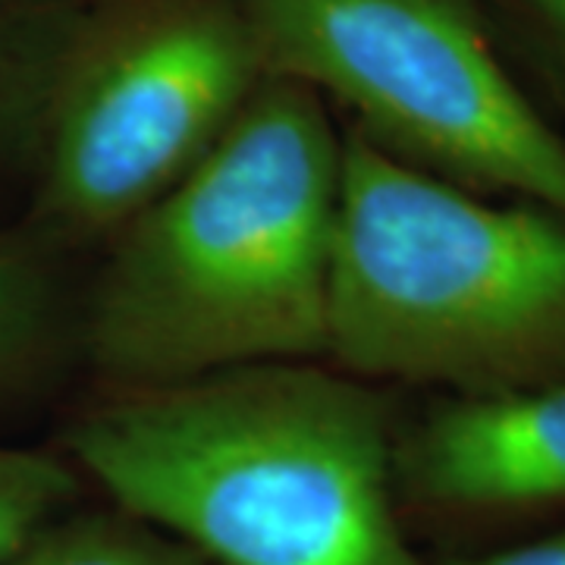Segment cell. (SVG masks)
Wrapping results in <instances>:
<instances>
[{
  "label": "cell",
  "instance_id": "obj_4",
  "mask_svg": "<svg viewBox=\"0 0 565 565\" xmlns=\"http://www.w3.org/2000/svg\"><path fill=\"white\" fill-rule=\"evenodd\" d=\"M264 73L352 117L393 161L565 217V136L509 70L481 0H239Z\"/></svg>",
  "mask_w": 565,
  "mask_h": 565
},
{
  "label": "cell",
  "instance_id": "obj_2",
  "mask_svg": "<svg viewBox=\"0 0 565 565\" xmlns=\"http://www.w3.org/2000/svg\"><path fill=\"white\" fill-rule=\"evenodd\" d=\"M343 136L327 102L264 76L192 173L117 233L82 321L114 390L327 355Z\"/></svg>",
  "mask_w": 565,
  "mask_h": 565
},
{
  "label": "cell",
  "instance_id": "obj_1",
  "mask_svg": "<svg viewBox=\"0 0 565 565\" xmlns=\"http://www.w3.org/2000/svg\"><path fill=\"white\" fill-rule=\"evenodd\" d=\"M386 399L311 362L117 390L66 430L110 505L207 565H424Z\"/></svg>",
  "mask_w": 565,
  "mask_h": 565
},
{
  "label": "cell",
  "instance_id": "obj_10",
  "mask_svg": "<svg viewBox=\"0 0 565 565\" xmlns=\"http://www.w3.org/2000/svg\"><path fill=\"white\" fill-rule=\"evenodd\" d=\"M531 63L565 107V0H497Z\"/></svg>",
  "mask_w": 565,
  "mask_h": 565
},
{
  "label": "cell",
  "instance_id": "obj_6",
  "mask_svg": "<svg viewBox=\"0 0 565 565\" xmlns=\"http://www.w3.org/2000/svg\"><path fill=\"white\" fill-rule=\"evenodd\" d=\"M396 487L405 519L456 537L565 515V384L444 396L399 427Z\"/></svg>",
  "mask_w": 565,
  "mask_h": 565
},
{
  "label": "cell",
  "instance_id": "obj_8",
  "mask_svg": "<svg viewBox=\"0 0 565 565\" xmlns=\"http://www.w3.org/2000/svg\"><path fill=\"white\" fill-rule=\"evenodd\" d=\"M57 277L41 233H0V390L29 374L57 323Z\"/></svg>",
  "mask_w": 565,
  "mask_h": 565
},
{
  "label": "cell",
  "instance_id": "obj_3",
  "mask_svg": "<svg viewBox=\"0 0 565 565\" xmlns=\"http://www.w3.org/2000/svg\"><path fill=\"white\" fill-rule=\"evenodd\" d=\"M327 359L484 399L565 384V217L487 199L343 132Z\"/></svg>",
  "mask_w": 565,
  "mask_h": 565
},
{
  "label": "cell",
  "instance_id": "obj_9",
  "mask_svg": "<svg viewBox=\"0 0 565 565\" xmlns=\"http://www.w3.org/2000/svg\"><path fill=\"white\" fill-rule=\"evenodd\" d=\"M82 475L70 459L0 444V559L79 505Z\"/></svg>",
  "mask_w": 565,
  "mask_h": 565
},
{
  "label": "cell",
  "instance_id": "obj_5",
  "mask_svg": "<svg viewBox=\"0 0 565 565\" xmlns=\"http://www.w3.org/2000/svg\"><path fill=\"white\" fill-rule=\"evenodd\" d=\"M264 76L239 0H126L104 13L51 82L41 236H117L211 154Z\"/></svg>",
  "mask_w": 565,
  "mask_h": 565
},
{
  "label": "cell",
  "instance_id": "obj_11",
  "mask_svg": "<svg viewBox=\"0 0 565 565\" xmlns=\"http://www.w3.org/2000/svg\"><path fill=\"white\" fill-rule=\"evenodd\" d=\"M430 565H565V522L503 546L449 550Z\"/></svg>",
  "mask_w": 565,
  "mask_h": 565
},
{
  "label": "cell",
  "instance_id": "obj_7",
  "mask_svg": "<svg viewBox=\"0 0 565 565\" xmlns=\"http://www.w3.org/2000/svg\"><path fill=\"white\" fill-rule=\"evenodd\" d=\"M0 565H207L189 546L122 509H70Z\"/></svg>",
  "mask_w": 565,
  "mask_h": 565
}]
</instances>
